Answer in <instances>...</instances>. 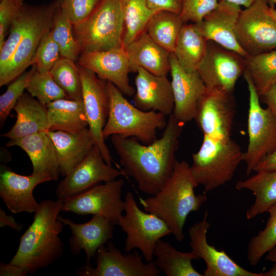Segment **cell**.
I'll use <instances>...</instances> for the list:
<instances>
[{
    "label": "cell",
    "instance_id": "obj_1",
    "mask_svg": "<svg viewBox=\"0 0 276 276\" xmlns=\"http://www.w3.org/2000/svg\"><path fill=\"white\" fill-rule=\"evenodd\" d=\"M183 125L171 114L161 137L149 145L133 137L111 136L123 175L133 178L143 193L155 195L168 180L177 160L175 154Z\"/></svg>",
    "mask_w": 276,
    "mask_h": 276
},
{
    "label": "cell",
    "instance_id": "obj_2",
    "mask_svg": "<svg viewBox=\"0 0 276 276\" xmlns=\"http://www.w3.org/2000/svg\"><path fill=\"white\" fill-rule=\"evenodd\" d=\"M63 202L45 199L39 203L32 223L21 236L10 263L27 268L30 274L48 267L63 255L59 235L65 224L59 219Z\"/></svg>",
    "mask_w": 276,
    "mask_h": 276
},
{
    "label": "cell",
    "instance_id": "obj_3",
    "mask_svg": "<svg viewBox=\"0 0 276 276\" xmlns=\"http://www.w3.org/2000/svg\"><path fill=\"white\" fill-rule=\"evenodd\" d=\"M185 160H176L173 170L163 187L155 195L139 198L145 212L155 214L169 226L177 242L184 238L183 226L188 215L199 210L206 202L205 193L196 195L194 190L198 186Z\"/></svg>",
    "mask_w": 276,
    "mask_h": 276
},
{
    "label": "cell",
    "instance_id": "obj_4",
    "mask_svg": "<svg viewBox=\"0 0 276 276\" xmlns=\"http://www.w3.org/2000/svg\"><path fill=\"white\" fill-rule=\"evenodd\" d=\"M107 82L109 95V110L103 130L104 138L118 134L133 137L149 145L156 139L157 130L165 129L166 116L154 111H145L132 105L112 83Z\"/></svg>",
    "mask_w": 276,
    "mask_h": 276
},
{
    "label": "cell",
    "instance_id": "obj_5",
    "mask_svg": "<svg viewBox=\"0 0 276 276\" xmlns=\"http://www.w3.org/2000/svg\"><path fill=\"white\" fill-rule=\"evenodd\" d=\"M243 154L240 146L232 139L225 141L203 135L199 149L192 155L191 169L204 193L232 180L243 162Z\"/></svg>",
    "mask_w": 276,
    "mask_h": 276
},
{
    "label": "cell",
    "instance_id": "obj_6",
    "mask_svg": "<svg viewBox=\"0 0 276 276\" xmlns=\"http://www.w3.org/2000/svg\"><path fill=\"white\" fill-rule=\"evenodd\" d=\"M80 54L122 47L124 19L121 0H102L84 21L73 26Z\"/></svg>",
    "mask_w": 276,
    "mask_h": 276
},
{
    "label": "cell",
    "instance_id": "obj_7",
    "mask_svg": "<svg viewBox=\"0 0 276 276\" xmlns=\"http://www.w3.org/2000/svg\"><path fill=\"white\" fill-rule=\"evenodd\" d=\"M243 75L249 92L248 143L243 154V162L246 165V174L249 175L276 148V113L261 106L260 96L250 77L245 72Z\"/></svg>",
    "mask_w": 276,
    "mask_h": 276
},
{
    "label": "cell",
    "instance_id": "obj_8",
    "mask_svg": "<svg viewBox=\"0 0 276 276\" xmlns=\"http://www.w3.org/2000/svg\"><path fill=\"white\" fill-rule=\"evenodd\" d=\"M124 201L125 214L117 224L127 235L124 250L128 253L138 249L146 261L151 262L157 242L171 234L170 228L155 214L141 210L131 192L126 193Z\"/></svg>",
    "mask_w": 276,
    "mask_h": 276
},
{
    "label": "cell",
    "instance_id": "obj_9",
    "mask_svg": "<svg viewBox=\"0 0 276 276\" xmlns=\"http://www.w3.org/2000/svg\"><path fill=\"white\" fill-rule=\"evenodd\" d=\"M235 33L239 45L248 56L276 49V19L270 13L267 0H256L241 10Z\"/></svg>",
    "mask_w": 276,
    "mask_h": 276
},
{
    "label": "cell",
    "instance_id": "obj_10",
    "mask_svg": "<svg viewBox=\"0 0 276 276\" xmlns=\"http://www.w3.org/2000/svg\"><path fill=\"white\" fill-rule=\"evenodd\" d=\"M245 67V57L208 40L206 54L197 71L208 91L233 95L236 83Z\"/></svg>",
    "mask_w": 276,
    "mask_h": 276
},
{
    "label": "cell",
    "instance_id": "obj_11",
    "mask_svg": "<svg viewBox=\"0 0 276 276\" xmlns=\"http://www.w3.org/2000/svg\"><path fill=\"white\" fill-rule=\"evenodd\" d=\"M82 83V101L88 128L105 162L111 165L112 157L103 135L109 110V95L107 82L92 71L79 65Z\"/></svg>",
    "mask_w": 276,
    "mask_h": 276
},
{
    "label": "cell",
    "instance_id": "obj_12",
    "mask_svg": "<svg viewBox=\"0 0 276 276\" xmlns=\"http://www.w3.org/2000/svg\"><path fill=\"white\" fill-rule=\"evenodd\" d=\"M122 179L98 184L63 202L62 211L79 215H99L116 225L125 210Z\"/></svg>",
    "mask_w": 276,
    "mask_h": 276
},
{
    "label": "cell",
    "instance_id": "obj_13",
    "mask_svg": "<svg viewBox=\"0 0 276 276\" xmlns=\"http://www.w3.org/2000/svg\"><path fill=\"white\" fill-rule=\"evenodd\" d=\"M61 0H54L39 6L36 15L20 41L12 57L0 70V86L5 85L19 76L32 65L33 57L44 34L52 27L54 16Z\"/></svg>",
    "mask_w": 276,
    "mask_h": 276
},
{
    "label": "cell",
    "instance_id": "obj_14",
    "mask_svg": "<svg viewBox=\"0 0 276 276\" xmlns=\"http://www.w3.org/2000/svg\"><path fill=\"white\" fill-rule=\"evenodd\" d=\"M120 176H123L121 171L108 165L95 145L59 182L56 195L58 199L64 202L101 182L111 181Z\"/></svg>",
    "mask_w": 276,
    "mask_h": 276
},
{
    "label": "cell",
    "instance_id": "obj_15",
    "mask_svg": "<svg viewBox=\"0 0 276 276\" xmlns=\"http://www.w3.org/2000/svg\"><path fill=\"white\" fill-rule=\"evenodd\" d=\"M208 218V212L205 211L203 219L189 229L192 251L206 264L204 276H272L270 269L262 272L248 271L235 262L224 250H218L210 245L206 239L210 227Z\"/></svg>",
    "mask_w": 276,
    "mask_h": 276
},
{
    "label": "cell",
    "instance_id": "obj_16",
    "mask_svg": "<svg viewBox=\"0 0 276 276\" xmlns=\"http://www.w3.org/2000/svg\"><path fill=\"white\" fill-rule=\"evenodd\" d=\"M107 242L97 250V264L89 263L79 268L76 274L81 276H157L160 273L154 263H145L143 256L136 252L123 254L111 242Z\"/></svg>",
    "mask_w": 276,
    "mask_h": 276
},
{
    "label": "cell",
    "instance_id": "obj_17",
    "mask_svg": "<svg viewBox=\"0 0 276 276\" xmlns=\"http://www.w3.org/2000/svg\"><path fill=\"white\" fill-rule=\"evenodd\" d=\"M169 60L174 98L172 114L185 124L195 119L199 102L207 89L197 71H186L173 53H170Z\"/></svg>",
    "mask_w": 276,
    "mask_h": 276
},
{
    "label": "cell",
    "instance_id": "obj_18",
    "mask_svg": "<svg viewBox=\"0 0 276 276\" xmlns=\"http://www.w3.org/2000/svg\"><path fill=\"white\" fill-rule=\"evenodd\" d=\"M235 112L233 95L207 90L199 102L194 120L203 135L227 141L231 139Z\"/></svg>",
    "mask_w": 276,
    "mask_h": 276
},
{
    "label": "cell",
    "instance_id": "obj_19",
    "mask_svg": "<svg viewBox=\"0 0 276 276\" xmlns=\"http://www.w3.org/2000/svg\"><path fill=\"white\" fill-rule=\"evenodd\" d=\"M77 63L94 72L100 79L114 85L123 95L132 96L135 89L129 82V60L121 47L106 51L82 53Z\"/></svg>",
    "mask_w": 276,
    "mask_h": 276
},
{
    "label": "cell",
    "instance_id": "obj_20",
    "mask_svg": "<svg viewBox=\"0 0 276 276\" xmlns=\"http://www.w3.org/2000/svg\"><path fill=\"white\" fill-rule=\"evenodd\" d=\"M49 181L39 175L25 176L16 173L5 165H1L0 197L12 213H35L39 203L33 192L39 184Z\"/></svg>",
    "mask_w": 276,
    "mask_h": 276
},
{
    "label": "cell",
    "instance_id": "obj_21",
    "mask_svg": "<svg viewBox=\"0 0 276 276\" xmlns=\"http://www.w3.org/2000/svg\"><path fill=\"white\" fill-rule=\"evenodd\" d=\"M241 10V7L236 4L219 2L217 7L201 21L194 24L207 40L215 42L246 58L248 56L239 45L235 33Z\"/></svg>",
    "mask_w": 276,
    "mask_h": 276
},
{
    "label": "cell",
    "instance_id": "obj_22",
    "mask_svg": "<svg viewBox=\"0 0 276 276\" xmlns=\"http://www.w3.org/2000/svg\"><path fill=\"white\" fill-rule=\"evenodd\" d=\"M135 77L134 106L145 111H154L165 116L172 113L174 98L171 81L167 76L153 74L140 68Z\"/></svg>",
    "mask_w": 276,
    "mask_h": 276
},
{
    "label": "cell",
    "instance_id": "obj_23",
    "mask_svg": "<svg viewBox=\"0 0 276 276\" xmlns=\"http://www.w3.org/2000/svg\"><path fill=\"white\" fill-rule=\"evenodd\" d=\"M59 218L71 231L69 246L72 254L78 255L83 250L86 263H89L98 249L113 237L114 225L102 216L93 215L84 223H75L60 215Z\"/></svg>",
    "mask_w": 276,
    "mask_h": 276
},
{
    "label": "cell",
    "instance_id": "obj_24",
    "mask_svg": "<svg viewBox=\"0 0 276 276\" xmlns=\"http://www.w3.org/2000/svg\"><path fill=\"white\" fill-rule=\"evenodd\" d=\"M5 146H17L24 150L31 161L33 174L42 176L49 181L58 180L60 174L56 152L47 132L10 139Z\"/></svg>",
    "mask_w": 276,
    "mask_h": 276
},
{
    "label": "cell",
    "instance_id": "obj_25",
    "mask_svg": "<svg viewBox=\"0 0 276 276\" xmlns=\"http://www.w3.org/2000/svg\"><path fill=\"white\" fill-rule=\"evenodd\" d=\"M56 152L60 174L64 177L96 145L89 128L75 132L48 131Z\"/></svg>",
    "mask_w": 276,
    "mask_h": 276
},
{
    "label": "cell",
    "instance_id": "obj_26",
    "mask_svg": "<svg viewBox=\"0 0 276 276\" xmlns=\"http://www.w3.org/2000/svg\"><path fill=\"white\" fill-rule=\"evenodd\" d=\"M130 72L142 68L158 76L170 71V53L155 42L144 31L125 48Z\"/></svg>",
    "mask_w": 276,
    "mask_h": 276
},
{
    "label": "cell",
    "instance_id": "obj_27",
    "mask_svg": "<svg viewBox=\"0 0 276 276\" xmlns=\"http://www.w3.org/2000/svg\"><path fill=\"white\" fill-rule=\"evenodd\" d=\"M14 110L16 113V122L1 136L15 139L50 130L46 105L35 100L29 94H22Z\"/></svg>",
    "mask_w": 276,
    "mask_h": 276
},
{
    "label": "cell",
    "instance_id": "obj_28",
    "mask_svg": "<svg viewBox=\"0 0 276 276\" xmlns=\"http://www.w3.org/2000/svg\"><path fill=\"white\" fill-rule=\"evenodd\" d=\"M256 172L245 180L238 181L235 186L237 190H249L255 196L254 203L246 211L247 219L268 213L276 204V169Z\"/></svg>",
    "mask_w": 276,
    "mask_h": 276
},
{
    "label": "cell",
    "instance_id": "obj_29",
    "mask_svg": "<svg viewBox=\"0 0 276 276\" xmlns=\"http://www.w3.org/2000/svg\"><path fill=\"white\" fill-rule=\"evenodd\" d=\"M46 106L49 131L75 132L88 127L82 100L62 98Z\"/></svg>",
    "mask_w": 276,
    "mask_h": 276
},
{
    "label": "cell",
    "instance_id": "obj_30",
    "mask_svg": "<svg viewBox=\"0 0 276 276\" xmlns=\"http://www.w3.org/2000/svg\"><path fill=\"white\" fill-rule=\"evenodd\" d=\"M208 42L194 24L185 23L180 30L173 53L186 71H196L206 54Z\"/></svg>",
    "mask_w": 276,
    "mask_h": 276
},
{
    "label": "cell",
    "instance_id": "obj_31",
    "mask_svg": "<svg viewBox=\"0 0 276 276\" xmlns=\"http://www.w3.org/2000/svg\"><path fill=\"white\" fill-rule=\"evenodd\" d=\"M153 261L155 266L167 276H203L193 266V260L198 259L192 251L183 252L177 250L170 243L159 240L154 249Z\"/></svg>",
    "mask_w": 276,
    "mask_h": 276
},
{
    "label": "cell",
    "instance_id": "obj_32",
    "mask_svg": "<svg viewBox=\"0 0 276 276\" xmlns=\"http://www.w3.org/2000/svg\"><path fill=\"white\" fill-rule=\"evenodd\" d=\"M185 24L180 14L159 11L151 17L145 31L155 42L170 53L174 51Z\"/></svg>",
    "mask_w": 276,
    "mask_h": 276
},
{
    "label": "cell",
    "instance_id": "obj_33",
    "mask_svg": "<svg viewBox=\"0 0 276 276\" xmlns=\"http://www.w3.org/2000/svg\"><path fill=\"white\" fill-rule=\"evenodd\" d=\"M124 19L122 47L125 49L145 31L151 17L156 12L145 0H121Z\"/></svg>",
    "mask_w": 276,
    "mask_h": 276
},
{
    "label": "cell",
    "instance_id": "obj_34",
    "mask_svg": "<svg viewBox=\"0 0 276 276\" xmlns=\"http://www.w3.org/2000/svg\"><path fill=\"white\" fill-rule=\"evenodd\" d=\"M244 72L249 75L260 96L276 82V49L246 57Z\"/></svg>",
    "mask_w": 276,
    "mask_h": 276
},
{
    "label": "cell",
    "instance_id": "obj_35",
    "mask_svg": "<svg viewBox=\"0 0 276 276\" xmlns=\"http://www.w3.org/2000/svg\"><path fill=\"white\" fill-rule=\"evenodd\" d=\"M39 6L24 4L14 20L8 36L0 49V70L3 69L12 57L20 41L33 21Z\"/></svg>",
    "mask_w": 276,
    "mask_h": 276
},
{
    "label": "cell",
    "instance_id": "obj_36",
    "mask_svg": "<svg viewBox=\"0 0 276 276\" xmlns=\"http://www.w3.org/2000/svg\"><path fill=\"white\" fill-rule=\"evenodd\" d=\"M52 76L68 99L82 100L81 77L75 61L61 57L50 71Z\"/></svg>",
    "mask_w": 276,
    "mask_h": 276
},
{
    "label": "cell",
    "instance_id": "obj_37",
    "mask_svg": "<svg viewBox=\"0 0 276 276\" xmlns=\"http://www.w3.org/2000/svg\"><path fill=\"white\" fill-rule=\"evenodd\" d=\"M265 227L252 237L248 243L247 260L255 266L271 248L276 246V204L270 209Z\"/></svg>",
    "mask_w": 276,
    "mask_h": 276
},
{
    "label": "cell",
    "instance_id": "obj_38",
    "mask_svg": "<svg viewBox=\"0 0 276 276\" xmlns=\"http://www.w3.org/2000/svg\"><path fill=\"white\" fill-rule=\"evenodd\" d=\"M51 33L59 47L61 57L77 60L80 53L74 35L73 25L60 6L54 16Z\"/></svg>",
    "mask_w": 276,
    "mask_h": 276
},
{
    "label": "cell",
    "instance_id": "obj_39",
    "mask_svg": "<svg viewBox=\"0 0 276 276\" xmlns=\"http://www.w3.org/2000/svg\"><path fill=\"white\" fill-rule=\"evenodd\" d=\"M26 89L43 105L62 98H68L65 92L56 83L50 72L33 73Z\"/></svg>",
    "mask_w": 276,
    "mask_h": 276
},
{
    "label": "cell",
    "instance_id": "obj_40",
    "mask_svg": "<svg viewBox=\"0 0 276 276\" xmlns=\"http://www.w3.org/2000/svg\"><path fill=\"white\" fill-rule=\"evenodd\" d=\"M37 70L34 65L27 72H24L16 78L0 96V127L2 128L9 116L12 109L19 98L24 93L28 82L33 73Z\"/></svg>",
    "mask_w": 276,
    "mask_h": 276
},
{
    "label": "cell",
    "instance_id": "obj_41",
    "mask_svg": "<svg viewBox=\"0 0 276 276\" xmlns=\"http://www.w3.org/2000/svg\"><path fill=\"white\" fill-rule=\"evenodd\" d=\"M61 57L59 45L54 40L51 29L42 38L33 57L32 65L39 72H50Z\"/></svg>",
    "mask_w": 276,
    "mask_h": 276
},
{
    "label": "cell",
    "instance_id": "obj_42",
    "mask_svg": "<svg viewBox=\"0 0 276 276\" xmlns=\"http://www.w3.org/2000/svg\"><path fill=\"white\" fill-rule=\"evenodd\" d=\"M102 0H61L60 7L73 26L86 20Z\"/></svg>",
    "mask_w": 276,
    "mask_h": 276
},
{
    "label": "cell",
    "instance_id": "obj_43",
    "mask_svg": "<svg viewBox=\"0 0 276 276\" xmlns=\"http://www.w3.org/2000/svg\"><path fill=\"white\" fill-rule=\"evenodd\" d=\"M219 3V0H182L180 14L185 23H198L215 9Z\"/></svg>",
    "mask_w": 276,
    "mask_h": 276
},
{
    "label": "cell",
    "instance_id": "obj_44",
    "mask_svg": "<svg viewBox=\"0 0 276 276\" xmlns=\"http://www.w3.org/2000/svg\"><path fill=\"white\" fill-rule=\"evenodd\" d=\"M23 0H1L0 49L15 17L24 6Z\"/></svg>",
    "mask_w": 276,
    "mask_h": 276
},
{
    "label": "cell",
    "instance_id": "obj_45",
    "mask_svg": "<svg viewBox=\"0 0 276 276\" xmlns=\"http://www.w3.org/2000/svg\"><path fill=\"white\" fill-rule=\"evenodd\" d=\"M149 8L155 11H168L180 14L182 0H145Z\"/></svg>",
    "mask_w": 276,
    "mask_h": 276
},
{
    "label": "cell",
    "instance_id": "obj_46",
    "mask_svg": "<svg viewBox=\"0 0 276 276\" xmlns=\"http://www.w3.org/2000/svg\"><path fill=\"white\" fill-rule=\"evenodd\" d=\"M30 274L29 270L20 265L1 263L0 264L1 276H25Z\"/></svg>",
    "mask_w": 276,
    "mask_h": 276
},
{
    "label": "cell",
    "instance_id": "obj_47",
    "mask_svg": "<svg viewBox=\"0 0 276 276\" xmlns=\"http://www.w3.org/2000/svg\"><path fill=\"white\" fill-rule=\"evenodd\" d=\"M261 100L276 113V82L260 96Z\"/></svg>",
    "mask_w": 276,
    "mask_h": 276
},
{
    "label": "cell",
    "instance_id": "obj_48",
    "mask_svg": "<svg viewBox=\"0 0 276 276\" xmlns=\"http://www.w3.org/2000/svg\"><path fill=\"white\" fill-rule=\"evenodd\" d=\"M9 227L13 229L20 232L23 228V225L16 222L14 218L6 214L5 211L0 209V227Z\"/></svg>",
    "mask_w": 276,
    "mask_h": 276
},
{
    "label": "cell",
    "instance_id": "obj_49",
    "mask_svg": "<svg viewBox=\"0 0 276 276\" xmlns=\"http://www.w3.org/2000/svg\"><path fill=\"white\" fill-rule=\"evenodd\" d=\"M274 169H276V148L270 154L261 161L254 171L258 172Z\"/></svg>",
    "mask_w": 276,
    "mask_h": 276
},
{
    "label": "cell",
    "instance_id": "obj_50",
    "mask_svg": "<svg viewBox=\"0 0 276 276\" xmlns=\"http://www.w3.org/2000/svg\"><path fill=\"white\" fill-rule=\"evenodd\" d=\"M256 0H219V2H226L245 8L249 7Z\"/></svg>",
    "mask_w": 276,
    "mask_h": 276
},
{
    "label": "cell",
    "instance_id": "obj_51",
    "mask_svg": "<svg viewBox=\"0 0 276 276\" xmlns=\"http://www.w3.org/2000/svg\"><path fill=\"white\" fill-rule=\"evenodd\" d=\"M265 259L267 261L276 263V246L271 248L266 253Z\"/></svg>",
    "mask_w": 276,
    "mask_h": 276
},
{
    "label": "cell",
    "instance_id": "obj_52",
    "mask_svg": "<svg viewBox=\"0 0 276 276\" xmlns=\"http://www.w3.org/2000/svg\"><path fill=\"white\" fill-rule=\"evenodd\" d=\"M2 150H1V163L3 165H5L6 163L9 162L11 157L9 153L7 152V151H4V149L2 148Z\"/></svg>",
    "mask_w": 276,
    "mask_h": 276
},
{
    "label": "cell",
    "instance_id": "obj_53",
    "mask_svg": "<svg viewBox=\"0 0 276 276\" xmlns=\"http://www.w3.org/2000/svg\"><path fill=\"white\" fill-rule=\"evenodd\" d=\"M268 4L270 8H274L276 4V0H267Z\"/></svg>",
    "mask_w": 276,
    "mask_h": 276
},
{
    "label": "cell",
    "instance_id": "obj_54",
    "mask_svg": "<svg viewBox=\"0 0 276 276\" xmlns=\"http://www.w3.org/2000/svg\"><path fill=\"white\" fill-rule=\"evenodd\" d=\"M270 11L272 16L276 19V9L270 7Z\"/></svg>",
    "mask_w": 276,
    "mask_h": 276
}]
</instances>
